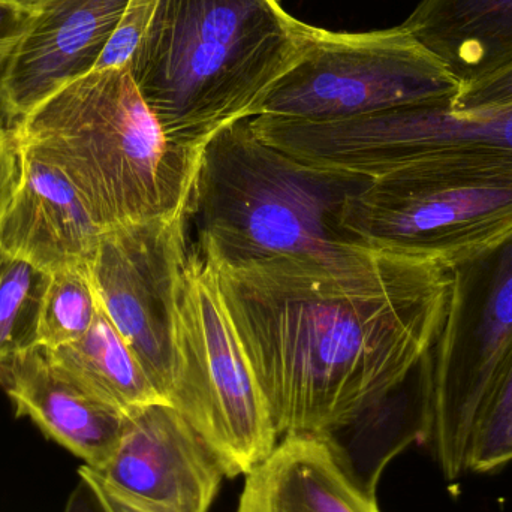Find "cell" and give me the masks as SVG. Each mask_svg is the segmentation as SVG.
<instances>
[{"mask_svg":"<svg viewBox=\"0 0 512 512\" xmlns=\"http://www.w3.org/2000/svg\"><path fill=\"white\" fill-rule=\"evenodd\" d=\"M213 268L280 439L325 438L387 402L450 300L441 262L361 242Z\"/></svg>","mask_w":512,"mask_h":512,"instance_id":"1","label":"cell"},{"mask_svg":"<svg viewBox=\"0 0 512 512\" xmlns=\"http://www.w3.org/2000/svg\"><path fill=\"white\" fill-rule=\"evenodd\" d=\"M309 29L276 0H158L129 69L168 140L198 155L216 132L254 117Z\"/></svg>","mask_w":512,"mask_h":512,"instance_id":"2","label":"cell"},{"mask_svg":"<svg viewBox=\"0 0 512 512\" xmlns=\"http://www.w3.org/2000/svg\"><path fill=\"white\" fill-rule=\"evenodd\" d=\"M11 134L69 180L102 231L189 210L201 153L168 140L129 63L60 87Z\"/></svg>","mask_w":512,"mask_h":512,"instance_id":"3","label":"cell"},{"mask_svg":"<svg viewBox=\"0 0 512 512\" xmlns=\"http://www.w3.org/2000/svg\"><path fill=\"white\" fill-rule=\"evenodd\" d=\"M364 182L309 167L261 140L251 117L237 120L201 150L189 200L194 251L218 267L354 242L340 213Z\"/></svg>","mask_w":512,"mask_h":512,"instance_id":"4","label":"cell"},{"mask_svg":"<svg viewBox=\"0 0 512 512\" xmlns=\"http://www.w3.org/2000/svg\"><path fill=\"white\" fill-rule=\"evenodd\" d=\"M256 135L309 167L372 180L418 170L512 183V104L456 113L405 105L333 122L259 116Z\"/></svg>","mask_w":512,"mask_h":512,"instance_id":"5","label":"cell"},{"mask_svg":"<svg viewBox=\"0 0 512 512\" xmlns=\"http://www.w3.org/2000/svg\"><path fill=\"white\" fill-rule=\"evenodd\" d=\"M168 403L206 442L227 478L246 477L279 444L215 268L195 251L177 291Z\"/></svg>","mask_w":512,"mask_h":512,"instance_id":"6","label":"cell"},{"mask_svg":"<svg viewBox=\"0 0 512 512\" xmlns=\"http://www.w3.org/2000/svg\"><path fill=\"white\" fill-rule=\"evenodd\" d=\"M460 89L447 66L402 26L363 33L310 26L300 56L262 96L254 117L333 122L453 102Z\"/></svg>","mask_w":512,"mask_h":512,"instance_id":"7","label":"cell"},{"mask_svg":"<svg viewBox=\"0 0 512 512\" xmlns=\"http://www.w3.org/2000/svg\"><path fill=\"white\" fill-rule=\"evenodd\" d=\"M432 351V444L447 481L468 474L472 430L512 364V233L450 268Z\"/></svg>","mask_w":512,"mask_h":512,"instance_id":"8","label":"cell"},{"mask_svg":"<svg viewBox=\"0 0 512 512\" xmlns=\"http://www.w3.org/2000/svg\"><path fill=\"white\" fill-rule=\"evenodd\" d=\"M348 239L451 268L512 233V183L405 170L366 180L340 213Z\"/></svg>","mask_w":512,"mask_h":512,"instance_id":"9","label":"cell"},{"mask_svg":"<svg viewBox=\"0 0 512 512\" xmlns=\"http://www.w3.org/2000/svg\"><path fill=\"white\" fill-rule=\"evenodd\" d=\"M188 212L102 231L89 270L99 304L168 402Z\"/></svg>","mask_w":512,"mask_h":512,"instance_id":"10","label":"cell"},{"mask_svg":"<svg viewBox=\"0 0 512 512\" xmlns=\"http://www.w3.org/2000/svg\"><path fill=\"white\" fill-rule=\"evenodd\" d=\"M93 472L149 512H209L227 478L206 442L168 402L128 412L113 457Z\"/></svg>","mask_w":512,"mask_h":512,"instance_id":"11","label":"cell"},{"mask_svg":"<svg viewBox=\"0 0 512 512\" xmlns=\"http://www.w3.org/2000/svg\"><path fill=\"white\" fill-rule=\"evenodd\" d=\"M129 0H47L0 69V113L17 122L60 87L95 71Z\"/></svg>","mask_w":512,"mask_h":512,"instance_id":"12","label":"cell"},{"mask_svg":"<svg viewBox=\"0 0 512 512\" xmlns=\"http://www.w3.org/2000/svg\"><path fill=\"white\" fill-rule=\"evenodd\" d=\"M0 387L51 441L71 451L93 471L104 468L125 430L126 414L84 390L50 352L38 345L0 366Z\"/></svg>","mask_w":512,"mask_h":512,"instance_id":"13","label":"cell"},{"mask_svg":"<svg viewBox=\"0 0 512 512\" xmlns=\"http://www.w3.org/2000/svg\"><path fill=\"white\" fill-rule=\"evenodd\" d=\"M17 150L20 179L0 227V249L47 273L89 265L101 228L59 170Z\"/></svg>","mask_w":512,"mask_h":512,"instance_id":"14","label":"cell"},{"mask_svg":"<svg viewBox=\"0 0 512 512\" xmlns=\"http://www.w3.org/2000/svg\"><path fill=\"white\" fill-rule=\"evenodd\" d=\"M237 512H381L318 436L280 439L246 475Z\"/></svg>","mask_w":512,"mask_h":512,"instance_id":"15","label":"cell"},{"mask_svg":"<svg viewBox=\"0 0 512 512\" xmlns=\"http://www.w3.org/2000/svg\"><path fill=\"white\" fill-rule=\"evenodd\" d=\"M402 27L462 87L512 65V0H423Z\"/></svg>","mask_w":512,"mask_h":512,"instance_id":"16","label":"cell"},{"mask_svg":"<svg viewBox=\"0 0 512 512\" xmlns=\"http://www.w3.org/2000/svg\"><path fill=\"white\" fill-rule=\"evenodd\" d=\"M48 352L84 390L123 414L165 402L102 307L83 337Z\"/></svg>","mask_w":512,"mask_h":512,"instance_id":"17","label":"cell"},{"mask_svg":"<svg viewBox=\"0 0 512 512\" xmlns=\"http://www.w3.org/2000/svg\"><path fill=\"white\" fill-rule=\"evenodd\" d=\"M50 273L0 249V366L39 345Z\"/></svg>","mask_w":512,"mask_h":512,"instance_id":"18","label":"cell"},{"mask_svg":"<svg viewBox=\"0 0 512 512\" xmlns=\"http://www.w3.org/2000/svg\"><path fill=\"white\" fill-rule=\"evenodd\" d=\"M89 265L50 273L42 301L39 345L56 349L83 337L99 312Z\"/></svg>","mask_w":512,"mask_h":512,"instance_id":"19","label":"cell"},{"mask_svg":"<svg viewBox=\"0 0 512 512\" xmlns=\"http://www.w3.org/2000/svg\"><path fill=\"white\" fill-rule=\"evenodd\" d=\"M512 462V364L472 430L468 474H490Z\"/></svg>","mask_w":512,"mask_h":512,"instance_id":"20","label":"cell"},{"mask_svg":"<svg viewBox=\"0 0 512 512\" xmlns=\"http://www.w3.org/2000/svg\"><path fill=\"white\" fill-rule=\"evenodd\" d=\"M158 0H129L119 26L114 30L96 69L128 65L140 42L143 41Z\"/></svg>","mask_w":512,"mask_h":512,"instance_id":"21","label":"cell"},{"mask_svg":"<svg viewBox=\"0 0 512 512\" xmlns=\"http://www.w3.org/2000/svg\"><path fill=\"white\" fill-rule=\"evenodd\" d=\"M512 104V65L483 80L463 86L451 102L456 113L489 110Z\"/></svg>","mask_w":512,"mask_h":512,"instance_id":"22","label":"cell"},{"mask_svg":"<svg viewBox=\"0 0 512 512\" xmlns=\"http://www.w3.org/2000/svg\"><path fill=\"white\" fill-rule=\"evenodd\" d=\"M20 179V156L11 129L0 126V227Z\"/></svg>","mask_w":512,"mask_h":512,"instance_id":"23","label":"cell"},{"mask_svg":"<svg viewBox=\"0 0 512 512\" xmlns=\"http://www.w3.org/2000/svg\"><path fill=\"white\" fill-rule=\"evenodd\" d=\"M80 480L72 490L63 512H113L95 481L80 468Z\"/></svg>","mask_w":512,"mask_h":512,"instance_id":"24","label":"cell"},{"mask_svg":"<svg viewBox=\"0 0 512 512\" xmlns=\"http://www.w3.org/2000/svg\"><path fill=\"white\" fill-rule=\"evenodd\" d=\"M30 14L0 6V69L8 59L12 47L20 38Z\"/></svg>","mask_w":512,"mask_h":512,"instance_id":"25","label":"cell"},{"mask_svg":"<svg viewBox=\"0 0 512 512\" xmlns=\"http://www.w3.org/2000/svg\"><path fill=\"white\" fill-rule=\"evenodd\" d=\"M45 2L47 0H0V6L17 9V11L26 12V14H33Z\"/></svg>","mask_w":512,"mask_h":512,"instance_id":"26","label":"cell"}]
</instances>
